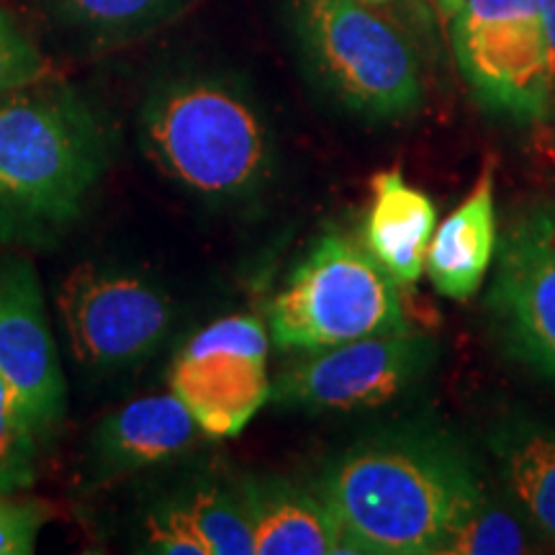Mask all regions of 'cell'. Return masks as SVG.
<instances>
[{
  "label": "cell",
  "instance_id": "obj_20",
  "mask_svg": "<svg viewBox=\"0 0 555 555\" xmlns=\"http://www.w3.org/2000/svg\"><path fill=\"white\" fill-rule=\"evenodd\" d=\"M37 440L9 384L0 378V491L31 486Z\"/></svg>",
  "mask_w": 555,
  "mask_h": 555
},
{
  "label": "cell",
  "instance_id": "obj_15",
  "mask_svg": "<svg viewBox=\"0 0 555 555\" xmlns=\"http://www.w3.org/2000/svg\"><path fill=\"white\" fill-rule=\"evenodd\" d=\"M240 494L258 555L343 553V530L319 494L275 476L247 478Z\"/></svg>",
  "mask_w": 555,
  "mask_h": 555
},
{
  "label": "cell",
  "instance_id": "obj_5",
  "mask_svg": "<svg viewBox=\"0 0 555 555\" xmlns=\"http://www.w3.org/2000/svg\"><path fill=\"white\" fill-rule=\"evenodd\" d=\"M298 34L309 65L347 111L399 121L422 106V80L406 39L356 0H301Z\"/></svg>",
  "mask_w": 555,
  "mask_h": 555
},
{
  "label": "cell",
  "instance_id": "obj_12",
  "mask_svg": "<svg viewBox=\"0 0 555 555\" xmlns=\"http://www.w3.org/2000/svg\"><path fill=\"white\" fill-rule=\"evenodd\" d=\"M201 433L176 393H150L116 409L90 437L95 476H124L183 455Z\"/></svg>",
  "mask_w": 555,
  "mask_h": 555
},
{
  "label": "cell",
  "instance_id": "obj_6",
  "mask_svg": "<svg viewBox=\"0 0 555 555\" xmlns=\"http://www.w3.org/2000/svg\"><path fill=\"white\" fill-rule=\"evenodd\" d=\"M453 47L483 108L517 124L551 119L540 0H466L453 16Z\"/></svg>",
  "mask_w": 555,
  "mask_h": 555
},
{
  "label": "cell",
  "instance_id": "obj_23",
  "mask_svg": "<svg viewBox=\"0 0 555 555\" xmlns=\"http://www.w3.org/2000/svg\"><path fill=\"white\" fill-rule=\"evenodd\" d=\"M147 545L165 555H211L183 504L159 506L147 519Z\"/></svg>",
  "mask_w": 555,
  "mask_h": 555
},
{
  "label": "cell",
  "instance_id": "obj_25",
  "mask_svg": "<svg viewBox=\"0 0 555 555\" xmlns=\"http://www.w3.org/2000/svg\"><path fill=\"white\" fill-rule=\"evenodd\" d=\"M466 3V0H437V5H440V11L446 13L448 18H453L457 11H461V5Z\"/></svg>",
  "mask_w": 555,
  "mask_h": 555
},
{
  "label": "cell",
  "instance_id": "obj_3",
  "mask_svg": "<svg viewBox=\"0 0 555 555\" xmlns=\"http://www.w3.org/2000/svg\"><path fill=\"white\" fill-rule=\"evenodd\" d=\"M144 155L193 196L245 201L273 178V139L240 90L211 78L168 82L142 111Z\"/></svg>",
  "mask_w": 555,
  "mask_h": 555
},
{
  "label": "cell",
  "instance_id": "obj_13",
  "mask_svg": "<svg viewBox=\"0 0 555 555\" xmlns=\"http://www.w3.org/2000/svg\"><path fill=\"white\" fill-rule=\"evenodd\" d=\"M371 191L363 247L399 286H414L425 273L427 249L437 229L433 198L409 185L399 165L376 172Z\"/></svg>",
  "mask_w": 555,
  "mask_h": 555
},
{
  "label": "cell",
  "instance_id": "obj_11",
  "mask_svg": "<svg viewBox=\"0 0 555 555\" xmlns=\"http://www.w3.org/2000/svg\"><path fill=\"white\" fill-rule=\"evenodd\" d=\"M0 378L34 435H47L67 409V384L54 347L39 278L26 260H0Z\"/></svg>",
  "mask_w": 555,
  "mask_h": 555
},
{
  "label": "cell",
  "instance_id": "obj_4",
  "mask_svg": "<svg viewBox=\"0 0 555 555\" xmlns=\"http://www.w3.org/2000/svg\"><path fill=\"white\" fill-rule=\"evenodd\" d=\"M399 330H406L399 283L339 229L319 237L268 309L278 350L319 352Z\"/></svg>",
  "mask_w": 555,
  "mask_h": 555
},
{
  "label": "cell",
  "instance_id": "obj_21",
  "mask_svg": "<svg viewBox=\"0 0 555 555\" xmlns=\"http://www.w3.org/2000/svg\"><path fill=\"white\" fill-rule=\"evenodd\" d=\"M47 60L13 18L0 9V99L44 78Z\"/></svg>",
  "mask_w": 555,
  "mask_h": 555
},
{
  "label": "cell",
  "instance_id": "obj_7",
  "mask_svg": "<svg viewBox=\"0 0 555 555\" xmlns=\"http://www.w3.org/2000/svg\"><path fill=\"white\" fill-rule=\"evenodd\" d=\"M437 360L433 337L412 330L384 332L307 352L270 384V399L298 412H363L404 397Z\"/></svg>",
  "mask_w": 555,
  "mask_h": 555
},
{
  "label": "cell",
  "instance_id": "obj_10",
  "mask_svg": "<svg viewBox=\"0 0 555 555\" xmlns=\"http://www.w3.org/2000/svg\"><path fill=\"white\" fill-rule=\"evenodd\" d=\"M270 335L255 317H224L189 339L170 367V391L201 433L234 437L270 399Z\"/></svg>",
  "mask_w": 555,
  "mask_h": 555
},
{
  "label": "cell",
  "instance_id": "obj_24",
  "mask_svg": "<svg viewBox=\"0 0 555 555\" xmlns=\"http://www.w3.org/2000/svg\"><path fill=\"white\" fill-rule=\"evenodd\" d=\"M547 44V88H551V116H555V0H540Z\"/></svg>",
  "mask_w": 555,
  "mask_h": 555
},
{
  "label": "cell",
  "instance_id": "obj_16",
  "mask_svg": "<svg viewBox=\"0 0 555 555\" xmlns=\"http://www.w3.org/2000/svg\"><path fill=\"white\" fill-rule=\"evenodd\" d=\"M486 448L512 506L555 545V427L530 416H506L489 429Z\"/></svg>",
  "mask_w": 555,
  "mask_h": 555
},
{
  "label": "cell",
  "instance_id": "obj_19",
  "mask_svg": "<svg viewBox=\"0 0 555 555\" xmlns=\"http://www.w3.org/2000/svg\"><path fill=\"white\" fill-rule=\"evenodd\" d=\"M60 18L95 37H124L163 24L183 0H50Z\"/></svg>",
  "mask_w": 555,
  "mask_h": 555
},
{
  "label": "cell",
  "instance_id": "obj_1",
  "mask_svg": "<svg viewBox=\"0 0 555 555\" xmlns=\"http://www.w3.org/2000/svg\"><path fill=\"white\" fill-rule=\"evenodd\" d=\"M317 494L343 530V553L442 555L486 491L461 442L406 425L345 448Z\"/></svg>",
  "mask_w": 555,
  "mask_h": 555
},
{
  "label": "cell",
  "instance_id": "obj_8",
  "mask_svg": "<svg viewBox=\"0 0 555 555\" xmlns=\"http://www.w3.org/2000/svg\"><path fill=\"white\" fill-rule=\"evenodd\" d=\"M57 309L73 358L90 371L142 363L172 324V304L144 275L124 268L78 266L57 288Z\"/></svg>",
  "mask_w": 555,
  "mask_h": 555
},
{
  "label": "cell",
  "instance_id": "obj_9",
  "mask_svg": "<svg viewBox=\"0 0 555 555\" xmlns=\"http://www.w3.org/2000/svg\"><path fill=\"white\" fill-rule=\"evenodd\" d=\"M489 311L512 358L555 388V206L519 208L496 247Z\"/></svg>",
  "mask_w": 555,
  "mask_h": 555
},
{
  "label": "cell",
  "instance_id": "obj_22",
  "mask_svg": "<svg viewBox=\"0 0 555 555\" xmlns=\"http://www.w3.org/2000/svg\"><path fill=\"white\" fill-rule=\"evenodd\" d=\"M50 519L52 512L39 499L0 491V555H31Z\"/></svg>",
  "mask_w": 555,
  "mask_h": 555
},
{
  "label": "cell",
  "instance_id": "obj_14",
  "mask_svg": "<svg viewBox=\"0 0 555 555\" xmlns=\"http://www.w3.org/2000/svg\"><path fill=\"white\" fill-rule=\"evenodd\" d=\"M499 247L494 165L486 163L468 198L435 229L425 270L437 294L468 301L478 294Z\"/></svg>",
  "mask_w": 555,
  "mask_h": 555
},
{
  "label": "cell",
  "instance_id": "obj_18",
  "mask_svg": "<svg viewBox=\"0 0 555 555\" xmlns=\"http://www.w3.org/2000/svg\"><path fill=\"white\" fill-rule=\"evenodd\" d=\"M532 527L517 509H506L483 496L446 545L442 555H517L532 553Z\"/></svg>",
  "mask_w": 555,
  "mask_h": 555
},
{
  "label": "cell",
  "instance_id": "obj_2",
  "mask_svg": "<svg viewBox=\"0 0 555 555\" xmlns=\"http://www.w3.org/2000/svg\"><path fill=\"white\" fill-rule=\"evenodd\" d=\"M106 137L65 90L0 99V237L44 245L80 217L106 170Z\"/></svg>",
  "mask_w": 555,
  "mask_h": 555
},
{
  "label": "cell",
  "instance_id": "obj_17",
  "mask_svg": "<svg viewBox=\"0 0 555 555\" xmlns=\"http://www.w3.org/2000/svg\"><path fill=\"white\" fill-rule=\"evenodd\" d=\"M211 555H255L253 522L240 491L201 486L183 502Z\"/></svg>",
  "mask_w": 555,
  "mask_h": 555
},
{
  "label": "cell",
  "instance_id": "obj_26",
  "mask_svg": "<svg viewBox=\"0 0 555 555\" xmlns=\"http://www.w3.org/2000/svg\"><path fill=\"white\" fill-rule=\"evenodd\" d=\"M367 3H384V0H367Z\"/></svg>",
  "mask_w": 555,
  "mask_h": 555
}]
</instances>
